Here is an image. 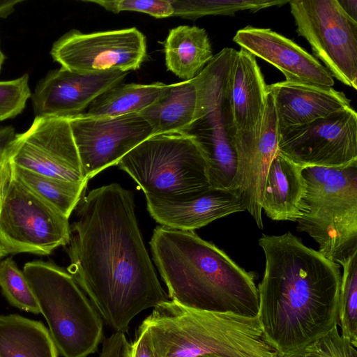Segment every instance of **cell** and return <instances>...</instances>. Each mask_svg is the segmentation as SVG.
Listing matches in <instances>:
<instances>
[{
	"label": "cell",
	"mask_w": 357,
	"mask_h": 357,
	"mask_svg": "<svg viewBox=\"0 0 357 357\" xmlns=\"http://www.w3.org/2000/svg\"><path fill=\"white\" fill-rule=\"evenodd\" d=\"M164 52L167 70L184 81L196 77L213 57L207 32L196 26L170 29Z\"/></svg>",
	"instance_id": "23"
},
{
	"label": "cell",
	"mask_w": 357,
	"mask_h": 357,
	"mask_svg": "<svg viewBox=\"0 0 357 357\" xmlns=\"http://www.w3.org/2000/svg\"><path fill=\"white\" fill-rule=\"evenodd\" d=\"M346 14L357 22V0H337Z\"/></svg>",
	"instance_id": "36"
},
{
	"label": "cell",
	"mask_w": 357,
	"mask_h": 357,
	"mask_svg": "<svg viewBox=\"0 0 357 357\" xmlns=\"http://www.w3.org/2000/svg\"><path fill=\"white\" fill-rule=\"evenodd\" d=\"M15 176L36 195L69 218L84 197L88 182L61 181L9 163Z\"/></svg>",
	"instance_id": "26"
},
{
	"label": "cell",
	"mask_w": 357,
	"mask_h": 357,
	"mask_svg": "<svg viewBox=\"0 0 357 357\" xmlns=\"http://www.w3.org/2000/svg\"><path fill=\"white\" fill-rule=\"evenodd\" d=\"M273 98L280 132L351 107V101L331 86L282 81L266 86Z\"/></svg>",
	"instance_id": "18"
},
{
	"label": "cell",
	"mask_w": 357,
	"mask_h": 357,
	"mask_svg": "<svg viewBox=\"0 0 357 357\" xmlns=\"http://www.w3.org/2000/svg\"><path fill=\"white\" fill-rule=\"evenodd\" d=\"M50 54L61 67L73 72H129L146 59V40L135 27L92 33L73 29L53 43Z\"/></svg>",
	"instance_id": "10"
},
{
	"label": "cell",
	"mask_w": 357,
	"mask_h": 357,
	"mask_svg": "<svg viewBox=\"0 0 357 357\" xmlns=\"http://www.w3.org/2000/svg\"><path fill=\"white\" fill-rule=\"evenodd\" d=\"M130 357H158L153 347L148 329L140 325L136 333V337L131 344Z\"/></svg>",
	"instance_id": "34"
},
{
	"label": "cell",
	"mask_w": 357,
	"mask_h": 357,
	"mask_svg": "<svg viewBox=\"0 0 357 357\" xmlns=\"http://www.w3.org/2000/svg\"><path fill=\"white\" fill-rule=\"evenodd\" d=\"M267 91V90H266ZM231 136L237 157L236 189L259 228L264 227L261 203L266 176L278 152L280 130L272 94L267 91L264 107L256 125L234 130Z\"/></svg>",
	"instance_id": "14"
},
{
	"label": "cell",
	"mask_w": 357,
	"mask_h": 357,
	"mask_svg": "<svg viewBox=\"0 0 357 357\" xmlns=\"http://www.w3.org/2000/svg\"><path fill=\"white\" fill-rule=\"evenodd\" d=\"M233 40L280 70L286 81L331 87L334 85L333 76L316 57L271 29L247 26L236 32Z\"/></svg>",
	"instance_id": "16"
},
{
	"label": "cell",
	"mask_w": 357,
	"mask_h": 357,
	"mask_svg": "<svg viewBox=\"0 0 357 357\" xmlns=\"http://www.w3.org/2000/svg\"><path fill=\"white\" fill-rule=\"evenodd\" d=\"M63 357H87L103 335L102 321L73 276L52 261L26 262L22 269Z\"/></svg>",
	"instance_id": "6"
},
{
	"label": "cell",
	"mask_w": 357,
	"mask_h": 357,
	"mask_svg": "<svg viewBox=\"0 0 357 357\" xmlns=\"http://www.w3.org/2000/svg\"><path fill=\"white\" fill-rule=\"evenodd\" d=\"M15 135V130L12 126L0 128V153L6 149Z\"/></svg>",
	"instance_id": "35"
},
{
	"label": "cell",
	"mask_w": 357,
	"mask_h": 357,
	"mask_svg": "<svg viewBox=\"0 0 357 357\" xmlns=\"http://www.w3.org/2000/svg\"><path fill=\"white\" fill-rule=\"evenodd\" d=\"M158 357H278L265 342L257 317L190 308L173 301L142 323Z\"/></svg>",
	"instance_id": "4"
},
{
	"label": "cell",
	"mask_w": 357,
	"mask_h": 357,
	"mask_svg": "<svg viewBox=\"0 0 357 357\" xmlns=\"http://www.w3.org/2000/svg\"><path fill=\"white\" fill-rule=\"evenodd\" d=\"M49 330L40 321L0 315V357H58Z\"/></svg>",
	"instance_id": "24"
},
{
	"label": "cell",
	"mask_w": 357,
	"mask_h": 357,
	"mask_svg": "<svg viewBox=\"0 0 357 357\" xmlns=\"http://www.w3.org/2000/svg\"><path fill=\"white\" fill-rule=\"evenodd\" d=\"M231 128L225 100L185 131L202 147L208 163L209 183L213 188L237 190V157Z\"/></svg>",
	"instance_id": "19"
},
{
	"label": "cell",
	"mask_w": 357,
	"mask_h": 357,
	"mask_svg": "<svg viewBox=\"0 0 357 357\" xmlns=\"http://www.w3.org/2000/svg\"><path fill=\"white\" fill-rule=\"evenodd\" d=\"M68 220L22 183L9 166L0 189V245L8 254L51 255L68 243Z\"/></svg>",
	"instance_id": "8"
},
{
	"label": "cell",
	"mask_w": 357,
	"mask_h": 357,
	"mask_svg": "<svg viewBox=\"0 0 357 357\" xmlns=\"http://www.w3.org/2000/svg\"><path fill=\"white\" fill-rule=\"evenodd\" d=\"M150 247L172 301L190 308L255 317V274L194 231L158 226Z\"/></svg>",
	"instance_id": "3"
},
{
	"label": "cell",
	"mask_w": 357,
	"mask_h": 357,
	"mask_svg": "<svg viewBox=\"0 0 357 357\" xmlns=\"http://www.w3.org/2000/svg\"><path fill=\"white\" fill-rule=\"evenodd\" d=\"M31 96L29 75L7 81H0V121L20 114Z\"/></svg>",
	"instance_id": "30"
},
{
	"label": "cell",
	"mask_w": 357,
	"mask_h": 357,
	"mask_svg": "<svg viewBox=\"0 0 357 357\" xmlns=\"http://www.w3.org/2000/svg\"><path fill=\"white\" fill-rule=\"evenodd\" d=\"M116 165L133 178L145 196L183 199L211 188L206 155L196 139L185 132L153 135Z\"/></svg>",
	"instance_id": "7"
},
{
	"label": "cell",
	"mask_w": 357,
	"mask_h": 357,
	"mask_svg": "<svg viewBox=\"0 0 357 357\" xmlns=\"http://www.w3.org/2000/svg\"><path fill=\"white\" fill-rule=\"evenodd\" d=\"M76 209L67 271L106 323L125 333L139 312L169 301L144 245L132 194L110 183L91 190Z\"/></svg>",
	"instance_id": "1"
},
{
	"label": "cell",
	"mask_w": 357,
	"mask_h": 357,
	"mask_svg": "<svg viewBox=\"0 0 357 357\" xmlns=\"http://www.w3.org/2000/svg\"><path fill=\"white\" fill-rule=\"evenodd\" d=\"M258 243L266 263L257 317L278 356L292 357L337 325L340 265L290 231Z\"/></svg>",
	"instance_id": "2"
},
{
	"label": "cell",
	"mask_w": 357,
	"mask_h": 357,
	"mask_svg": "<svg viewBox=\"0 0 357 357\" xmlns=\"http://www.w3.org/2000/svg\"><path fill=\"white\" fill-rule=\"evenodd\" d=\"M0 287L13 306L33 314L40 313L36 298L24 272L10 257L0 260Z\"/></svg>",
	"instance_id": "29"
},
{
	"label": "cell",
	"mask_w": 357,
	"mask_h": 357,
	"mask_svg": "<svg viewBox=\"0 0 357 357\" xmlns=\"http://www.w3.org/2000/svg\"><path fill=\"white\" fill-rule=\"evenodd\" d=\"M298 36L309 43L314 54L333 77L357 89V22L337 0H290Z\"/></svg>",
	"instance_id": "9"
},
{
	"label": "cell",
	"mask_w": 357,
	"mask_h": 357,
	"mask_svg": "<svg viewBox=\"0 0 357 357\" xmlns=\"http://www.w3.org/2000/svg\"><path fill=\"white\" fill-rule=\"evenodd\" d=\"M84 176L89 180L153 135L150 124L139 113L120 116L68 118Z\"/></svg>",
	"instance_id": "13"
},
{
	"label": "cell",
	"mask_w": 357,
	"mask_h": 357,
	"mask_svg": "<svg viewBox=\"0 0 357 357\" xmlns=\"http://www.w3.org/2000/svg\"><path fill=\"white\" fill-rule=\"evenodd\" d=\"M99 5L107 11L119 13L132 11L148 14L155 18L173 17L172 0H83Z\"/></svg>",
	"instance_id": "32"
},
{
	"label": "cell",
	"mask_w": 357,
	"mask_h": 357,
	"mask_svg": "<svg viewBox=\"0 0 357 357\" xmlns=\"http://www.w3.org/2000/svg\"><path fill=\"white\" fill-rule=\"evenodd\" d=\"M153 135L186 131L201 119V100L195 77L172 84L161 99L139 113Z\"/></svg>",
	"instance_id": "22"
},
{
	"label": "cell",
	"mask_w": 357,
	"mask_h": 357,
	"mask_svg": "<svg viewBox=\"0 0 357 357\" xmlns=\"http://www.w3.org/2000/svg\"><path fill=\"white\" fill-rule=\"evenodd\" d=\"M8 162L47 177L74 183L86 179L68 118L35 116L8 145Z\"/></svg>",
	"instance_id": "11"
},
{
	"label": "cell",
	"mask_w": 357,
	"mask_h": 357,
	"mask_svg": "<svg viewBox=\"0 0 357 357\" xmlns=\"http://www.w3.org/2000/svg\"><path fill=\"white\" fill-rule=\"evenodd\" d=\"M340 265L341 276L338 320L342 335L357 347V251Z\"/></svg>",
	"instance_id": "28"
},
{
	"label": "cell",
	"mask_w": 357,
	"mask_h": 357,
	"mask_svg": "<svg viewBox=\"0 0 357 357\" xmlns=\"http://www.w3.org/2000/svg\"><path fill=\"white\" fill-rule=\"evenodd\" d=\"M131 344L124 333L115 332L103 341L100 357H130Z\"/></svg>",
	"instance_id": "33"
},
{
	"label": "cell",
	"mask_w": 357,
	"mask_h": 357,
	"mask_svg": "<svg viewBox=\"0 0 357 357\" xmlns=\"http://www.w3.org/2000/svg\"><path fill=\"white\" fill-rule=\"evenodd\" d=\"M292 357H357L356 347L340 334L337 325Z\"/></svg>",
	"instance_id": "31"
},
{
	"label": "cell",
	"mask_w": 357,
	"mask_h": 357,
	"mask_svg": "<svg viewBox=\"0 0 357 357\" xmlns=\"http://www.w3.org/2000/svg\"><path fill=\"white\" fill-rule=\"evenodd\" d=\"M147 210L160 226L194 231L228 215L245 211L238 190L211 188L195 197L167 199L146 196Z\"/></svg>",
	"instance_id": "17"
},
{
	"label": "cell",
	"mask_w": 357,
	"mask_h": 357,
	"mask_svg": "<svg viewBox=\"0 0 357 357\" xmlns=\"http://www.w3.org/2000/svg\"><path fill=\"white\" fill-rule=\"evenodd\" d=\"M0 43H1V42H0ZM5 59H6L5 55L3 53V52L1 51V46H0V71L1 70V68H2V66L5 61Z\"/></svg>",
	"instance_id": "38"
},
{
	"label": "cell",
	"mask_w": 357,
	"mask_h": 357,
	"mask_svg": "<svg viewBox=\"0 0 357 357\" xmlns=\"http://www.w3.org/2000/svg\"><path fill=\"white\" fill-rule=\"evenodd\" d=\"M172 84L121 83L102 93L82 114L88 116L114 117L139 113L165 96Z\"/></svg>",
	"instance_id": "25"
},
{
	"label": "cell",
	"mask_w": 357,
	"mask_h": 357,
	"mask_svg": "<svg viewBox=\"0 0 357 357\" xmlns=\"http://www.w3.org/2000/svg\"><path fill=\"white\" fill-rule=\"evenodd\" d=\"M8 255L6 250L3 248V247L0 245V260L4 258Z\"/></svg>",
	"instance_id": "39"
},
{
	"label": "cell",
	"mask_w": 357,
	"mask_h": 357,
	"mask_svg": "<svg viewBox=\"0 0 357 357\" xmlns=\"http://www.w3.org/2000/svg\"><path fill=\"white\" fill-rule=\"evenodd\" d=\"M278 152L305 167H334L357 159V114L352 107L280 132Z\"/></svg>",
	"instance_id": "12"
},
{
	"label": "cell",
	"mask_w": 357,
	"mask_h": 357,
	"mask_svg": "<svg viewBox=\"0 0 357 357\" xmlns=\"http://www.w3.org/2000/svg\"><path fill=\"white\" fill-rule=\"evenodd\" d=\"M290 0H172L173 16L195 20L207 15H234L243 10L257 12L281 6Z\"/></svg>",
	"instance_id": "27"
},
{
	"label": "cell",
	"mask_w": 357,
	"mask_h": 357,
	"mask_svg": "<svg viewBox=\"0 0 357 357\" xmlns=\"http://www.w3.org/2000/svg\"><path fill=\"white\" fill-rule=\"evenodd\" d=\"M304 211L297 229L340 264L357 251V159L334 167H305Z\"/></svg>",
	"instance_id": "5"
},
{
	"label": "cell",
	"mask_w": 357,
	"mask_h": 357,
	"mask_svg": "<svg viewBox=\"0 0 357 357\" xmlns=\"http://www.w3.org/2000/svg\"><path fill=\"white\" fill-rule=\"evenodd\" d=\"M266 86L255 56L243 48L236 51L225 93L232 130H248L256 125L264 107Z\"/></svg>",
	"instance_id": "20"
},
{
	"label": "cell",
	"mask_w": 357,
	"mask_h": 357,
	"mask_svg": "<svg viewBox=\"0 0 357 357\" xmlns=\"http://www.w3.org/2000/svg\"><path fill=\"white\" fill-rule=\"evenodd\" d=\"M303 169L279 152L272 160L261 203L271 219L296 222L303 215L307 190Z\"/></svg>",
	"instance_id": "21"
},
{
	"label": "cell",
	"mask_w": 357,
	"mask_h": 357,
	"mask_svg": "<svg viewBox=\"0 0 357 357\" xmlns=\"http://www.w3.org/2000/svg\"><path fill=\"white\" fill-rule=\"evenodd\" d=\"M6 150L0 153V189L3 180L9 168V162L7 158Z\"/></svg>",
	"instance_id": "37"
},
{
	"label": "cell",
	"mask_w": 357,
	"mask_h": 357,
	"mask_svg": "<svg viewBox=\"0 0 357 357\" xmlns=\"http://www.w3.org/2000/svg\"><path fill=\"white\" fill-rule=\"evenodd\" d=\"M128 72L80 73L50 71L37 84L31 100L36 116L70 118L83 113L102 93L121 84Z\"/></svg>",
	"instance_id": "15"
}]
</instances>
